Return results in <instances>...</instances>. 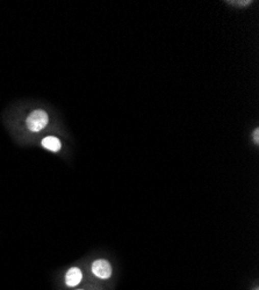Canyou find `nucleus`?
<instances>
[{
    "instance_id": "20e7f679",
    "label": "nucleus",
    "mask_w": 259,
    "mask_h": 290,
    "mask_svg": "<svg viewBox=\"0 0 259 290\" xmlns=\"http://www.w3.org/2000/svg\"><path fill=\"white\" fill-rule=\"evenodd\" d=\"M42 145H43V148L48 149V150L53 151V152L60 151L61 147H62L60 139L56 138V137H54V136H49V137H45L42 140Z\"/></svg>"
},
{
    "instance_id": "7ed1b4c3",
    "label": "nucleus",
    "mask_w": 259,
    "mask_h": 290,
    "mask_svg": "<svg viewBox=\"0 0 259 290\" xmlns=\"http://www.w3.org/2000/svg\"><path fill=\"white\" fill-rule=\"evenodd\" d=\"M83 279L82 271L78 267L70 268L65 275V283L69 287H76Z\"/></svg>"
},
{
    "instance_id": "39448f33",
    "label": "nucleus",
    "mask_w": 259,
    "mask_h": 290,
    "mask_svg": "<svg viewBox=\"0 0 259 290\" xmlns=\"http://www.w3.org/2000/svg\"><path fill=\"white\" fill-rule=\"evenodd\" d=\"M253 139H254V142H256V144L259 143V129L258 128L253 131Z\"/></svg>"
},
{
    "instance_id": "f257e3e1",
    "label": "nucleus",
    "mask_w": 259,
    "mask_h": 290,
    "mask_svg": "<svg viewBox=\"0 0 259 290\" xmlns=\"http://www.w3.org/2000/svg\"><path fill=\"white\" fill-rule=\"evenodd\" d=\"M49 118L48 114L45 113L44 110L37 109L34 110L33 113L27 118V127L28 129L33 132H39L45 128V126L48 124Z\"/></svg>"
},
{
    "instance_id": "f03ea898",
    "label": "nucleus",
    "mask_w": 259,
    "mask_h": 290,
    "mask_svg": "<svg viewBox=\"0 0 259 290\" xmlns=\"http://www.w3.org/2000/svg\"><path fill=\"white\" fill-rule=\"evenodd\" d=\"M92 273L99 279H108L112 275V266L108 261L100 259L92 264Z\"/></svg>"
}]
</instances>
